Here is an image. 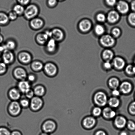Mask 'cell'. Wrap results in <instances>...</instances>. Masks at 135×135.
<instances>
[{"instance_id":"41","label":"cell","mask_w":135,"mask_h":135,"mask_svg":"<svg viewBox=\"0 0 135 135\" xmlns=\"http://www.w3.org/2000/svg\"><path fill=\"white\" fill-rule=\"evenodd\" d=\"M96 18L97 21L100 22H105L106 19V17L105 15L103 13H99L97 16Z\"/></svg>"},{"instance_id":"53","label":"cell","mask_w":135,"mask_h":135,"mask_svg":"<svg viewBox=\"0 0 135 135\" xmlns=\"http://www.w3.org/2000/svg\"><path fill=\"white\" fill-rule=\"evenodd\" d=\"M36 77L34 75L31 74L28 76V79L29 81L31 82H33L35 81Z\"/></svg>"},{"instance_id":"56","label":"cell","mask_w":135,"mask_h":135,"mask_svg":"<svg viewBox=\"0 0 135 135\" xmlns=\"http://www.w3.org/2000/svg\"><path fill=\"white\" fill-rule=\"evenodd\" d=\"M4 51V49L3 46L2 44L0 45V57L1 58V55Z\"/></svg>"},{"instance_id":"37","label":"cell","mask_w":135,"mask_h":135,"mask_svg":"<svg viewBox=\"0 0 135 135\" xmlns=\"http://www.w3.org/2000/svg\"><path fill=\"white\" fill-rule=\"evenodd\" d=\"M7 14L9 19L10 21H16L18 17V15L12 10L9 12Z\"/></svg>"},{"instance_id":"47","label":"cell","mask_w":135,"mask_h":135,"mask_svg":"<svg viewBox=\"0 0 135 135\" xmlns=\"http://www.w3.org/2000/svg\"><path fill=\"white\" fill-rule=\"evenodd\" d=\"M25 94H26V97H27L28 98L31 99L32 98L33 96H34V93L33 91L30 89L27 92H26Z\"/></svg>"},{"instance_id":"19","label":"cell","mask_w":135,"mask_h":135,"mask_svg":"<svg viewBox=\"0 0 135 135\" xmlns=\"http://www.w3.org/2000/svg\"><path fill=\"white\" fill-rule=\"evenodd\" d=\"M126 119L122 116H117L115 119L114 124L116 127L119 129H123L127 125Z\"/></svg>"},{"instance_id":"46","label":"cell","mask_w":135,"mask_h":135,"mask_svg":"<svg viewBox=\"0 0 135 135\" xmlns=\"http://www.w3.org/2000/svg\"><path fill=\"white\" fill-rule=\"evenodd\" d=\"M129 110L131 114L135 115V101L131 104L129 106Z\"/></svg>"},{"instance_id":"30","label":"cell","mask_w":135,"mask_h":135,"mask_svg":"<svg viewBox=\"0 0 135 135\" xmlns=\"http://www.w3.org/2000/svg\"><path fill=\"white\" fill-rule=\"evenodd\" d=\"M9 95L10 97L14 100H18L21 96V94L19 91L18 90L14 88L11 90L9 92Z\"/></svg>"},{"instance_id":"8","label":"cell","mask_w":135,"mask_h":135,"mask_svg":"<svg viewBox=\"0 0 135 135\" xmlns=\"http://www.w3.org/2000/svg\"><path fill=\"white\" fill-rule=\"evenodd\" d=\"M43 69L45 73L50 76H54L58 71L57 66L55 63L51 62L45 63Z\"/></svg>"},{"instance_id":"52","label":"cell","mask_w":135,"mask_h":135,"mask_svg":"<svg viewBox=\"0 0 135 135\" xmlns=\"http://www.w3.org/2000/svg\"><path fill=\"white\" fill-rule=\"evenodd\" d=\"M129 5H130V9L133 12H135V0H133Z\"/></svg>"},{"instance_id":"18","label":"cell","mask_w":135,"mask_h":135,"mask_svg":"<svg viewBox=\"0 0 135 135\" xmlns=\"http://www.w3.org/2000/svg\"><path fill=\"white\" fill-rule=\"evenodd\" d=\"M120 18V15L118 12L115 10L111 11L107 16V19L110 23H115Z\"/></svg>"},{"instance_id":"5","label":"cell","mask_w":135,"mask_h":135,"mask_svg":"<svg viewBox=\"0 0 135 135\" xmlns=\"http://www.w3.org/2000/svg\"><path fill=\"white\" fill-rule=\"evenodd\" d=\"M1 61L7 66L13 64L15 60V55L13 51L5 50L1 57Z\"/></svg>"},{"instance_id":"45","label":"cell","mask_w":135,"mask_h":135,"mask_svg":"<svg viewBox=\"0 0 135 135\" xmlns=\"http://www.w3.org/2000/svg\"><path fill=\"white\" fill-rule=\"evenodd\" d=\"M127 127L129 129L133 131L135 129V123L132 121H129L127 122Z\"/></svg>"},{"instance_id":"38","label":"cell","mask_w":135,"mask_h":135,"mask_svg":"<svg viewBox=\"0 0 135 135\" xmlns=\"http://www.w3.org/2000/svg\"><path fill=\"white\" fill-rule=\"evenodd\" d=\"M7 66L3 62H0V75L5 73L7 69Z\"/></svg>"},{"instance_id":"42","label":"cell","mask_w":135,"mask_h":135,"mask_svg":"<svg viewBox=\"0 0 135 135\" xmlns=\"http://www.w3.org/2000/svg\"><path fill=\"white\" fill-rule=\"evenodd\" d=\"M106 5L110 7L116 6L118 2L117 0H104Z\"/></svg>"},{"instance_id":"20","label":"cell","mask_w":135,"mask_h":135,"mask_svg":"<svg viewBox=\"0 0 135 135\" xmlns=\"http://www.w3.org/2000/svg\"><path fill=\"white\" fill-rule=\"evenodd\" d=\"M30 67L33 71L36 72H39L43 69L44 64L40 60H33L30 63Z\"/></svg>"},{"instance_id":"27","label":"cell","mask_w":135,"mask_h":135,"mask_svg":"<svg viewBox=\"0 0 135 135\" xmlns=\"http://www.w3.org/2000/svg\"><path fill=\"white\" fill-rule=\"evenodd\" d=\"M18 88L21 92L26 93L30 89V86L28 82L22 81L18 83Z\"/></svg>"},{"instance_id":"21","label":"cell","mask_w":135,"mask_h":135,"mask_svg":"<svg viewBox=\"0 0 135 135\" xmlns=\"http://www.w3.org/2000/svg\"><path fill=\"white\" fill-rule=\"evenodd\" d=\"M112 64L117 69H122L125 67L126 63L123 58L117 57L113 59Z\"/></svg>"},{"instance_id":"2","label":"cell","mask_w":135,"mask_h":135,"mask_svg":"<svg viewBox=\"0 0 135 135\" xmlns=\"http://www.w3.org/2000/svg\"><path fill=\"white\" fill-rule=\"evenodd\" d=\"M17 59L20 63L22 64H30L33 61V57L29 52L22 51L18 53L17 56Z\"/></svg>"},{"instance_id":"3","label":"cell","mask_w":135,"mask_h":135,"mask_svg":"<svg viewBox=\"0 0 135 135\" xmlns=\"http://www.w3.org/2000/svg\"><path fill=\"white\" fill-rule=\"evenodd\" d=\"M58 43L52 38H50L45 46L46 52L49 55H53L58 51L59 48Z\"/></svg>"},{"instance_id":"62","label":"cell","mask_w":135,"mask_h":135,"mask_svg":"<svg viewBox=\"0 0 135 135\" xmlns=\"http://www.w3.org/2000/svg\"><path fill=\"white\" fill-rule=\"evenodd\" d=\"M0 31H1V29H0Z\"/></svg>"},{"instance_id":"9","label":"cell","mask_w":135,"mask_h":135,"mask_svg":"<svg viewBox=\"0 0 135 135\" xmlns=\"http://www.w3.org/2000/svg\"><path fill=\"white\" fill-rule=\"evenodd\" d=\"M116 6L118 12L122 14H127L130 9V5L125 0L118 1Z\"/></svg>"},{"instance_id":"4","label":"cell","mask_w":135,"mask_h":135,"mask_svg":"<svg viewBox=\"0 0 135 135\" xmlns=\"http://www.w3.org/2000/svg\"><path fill=\"white\" fill-rule=\"evenodd\" d=\"M45 25L44 20L40 17H36L29 21V26L32 30L35 31L41 30L44 27Z\"/></svg>"},{"instance_id":"33","label":"cell","mask_w":135,"mask_h":135,"mask_svg":"<svg viewBox=\"0 0 135 135\" xmlns=\"http://www.w3.org/2000/svg\"><path fill=\"white\" fill-rule=\"evenodd\" d=\"M95 33L98 35H102L105 32V29L102 25H97L94 29Z\"/></svg>"},{"instance_id":"55","label":"cell","mask_w":135,"mask_h":135,"mask_svg":"<svg viewBox=\"0 0 135 135\" xmlns=\"http://www.w3.org/2000/svg\"><path fill=\"white\" fill-rule=\"evenodd\" d=\"M4 42V38L3 35L0 33V45H2Z\"/></svg>"},{"instance_id":"61","label":"cell","mask_w":135,"mask_h":135,"mask_svg":"<svg viewBox=\"0 0 135 135\" xmlns=\"http://www.w3.org/2000/svg\"><path fill=\"white\" fill-rule=\"evenodd\" d=\"M134 65L135 66V57L134 58Z\"/></svg>"},{"instance_id":"32","label":"cell","mask_w":135,"mask_h":135,"mask_svg":"<svg viewBox=\"0 0 135 135\" xmlns=\"http://www.w3.org/2000/svg\"><path fill=\"white\" fill-rule=\"evenodd\" d=\"M34 94L38 96H41L45 93V89L42 86H38L34 89Z\"/></svg>"},{"instance_id":"60","label":"cell","mask_w":135,"mask_h":135,"mask_svg":"<svg viewBox=\"0 0 135 135\" xmlns=\"http://www.w3.org/2000/svg\"><path fill=\"white\" fill-rule=\"evenodd\" d=\"M66 1V0H58V1H59V2H63V1Z\"/></svg>"},{"instance_id":"11","label":"cell","mask_w":135,"mask_h":135,"mask_svg":"<svg viewBox=\"0 0 135 135\" xmlns=\"http://www.w3.org/2000/svg\"><path fill=\"white\" fill-rule=\"evenodd\" d=\"M49 39L47 34L43 31L38 33L35 37L36 42L40 46H45Z\"/></svg>"},{"instance_id":"23","label":"cell","mask_w":135,"mask_h":135,"mask_svg":"<svg viewBox=\"0 0 135 135\" xmlns=\"http://www.w3.org/2000/svg\"><path fill=\"white\" fill-rule=\"evenodd\" d=\"M103 113L104 117L108 119H113L116 115L115 111L109 107L104 108L103 111Z\"/></svg>"},{"instance_id":"28","label":"cell","mask_w":135,"mask_h":135,"mask_svg":"<svg viewBox=\"0 0 135 135\" xmlns=\"http://www.w3.org/2000/svg\"><path fill=\"white\" fill-rule=\"evenodd\" d=\"M102 56L103 59L106 61H110L113 59L114 54L112 50L106 49L103 52Z\"/></svg>"},{"instance_id":"25","label":"cell","mask_w":135,"mask_h":135,"mask_svg":"<svg viewBox=\"0 0 135 135\" xmlns=\"http://www.w3.org/2000/svg\"><path fill=\"white\" fill-rule=\"evenodd\" d=\"M96 123V120L94 117H88L83 120V124L85 127L90 129L94 126Z\"/></svg>"},{"instance_id":"59","label":"cell","mask_w":135,"mask_h":135,"mask_svg":"<svg viewBox=\"0 0 135 135\" xmlns=\"http://www.w3.org/2000/svg\"><path fill=\"white\" fill-rule=\"evenodd\" d=\"M40 135H50L48 133H41Z\"/></svg>"},{"instance_id":"34","label":"cell","mask_w":135,"mask_h":135,"mask_svg":"<svg viewBox=\"0 0 135 135\" xmlns=\"http://www.w3.org/2000/svg\"><path fill=\"white\" fill-rule=\"evenodd\" d=\"M128 21L129 24L133 27H135V12H132L129 15Z\"/></svg>"},{"instance_id":"50","label":"cell","mask_w":135,"mask_h":135,"mask_svg":"<svg viewBox=\"0 0 135 135\" xmlns=\"http://www.w3.org/2000/svg\"><path fill=\"white\" fill-rule=\"evenodd\" d=\"M45 34H47V36L50 38H51L52 37V32H51V30H49V29H46L43 31Z\"/></svg>"},{"instance_id":"49","label":"cell","mask_w":135,"mask_h":135,"mask_svg":"<svg viewBox=\"0 0 135 135\" xmlns=\"http://www.w3.org/2000/svg\"><path fill=\"white\" fill-rule=\"evenodd\" d=\"M112 64L110 61H106L104 64V68L107 69H110L112 67Z\"/></svg>"},{"instance_id":"58","label":"cell","mask_w":135,"mask_h":135,"mask_svg":"<svg viewBox=\"0 0 135 135\" xmlns=\"http://www.w3.org/2000/svg\"><path fill=\"white\" fill-rule=\"evenodd\" d=\"M120 135H128V134L126 132L123 131L120 133Z\"/></svg>"},{"instance_id":"26","label":"cell","mask_w":135,"mask_h":135,"mask_svg":"<svg viewBox=\"0 0 135 135\" xmlns=\"http://www.w3.org/2000/svg\"><path fill=\"white\" fill-rule=\"evenodd\" d=\"M25 7L18 3L15 4L12 7V10L18 17L23 16L25 10Z\"/></svg>"},{"instance_id":"48","label":"cell","mask_w":135,"mask_h":135,"mask_svg":"<svg viewBox=\"0 0 135 135\" xmlns=\"http://www.w3.org/2000/svg\"><path fill=\"white\" fill-rule=\"evenodd\" d=\"M30 104L28 100L26 99H23L20 101V105L26 108Z\"/></svg>"},{"instance_id":"36","label":"cell","mask_w":135,"mask_h":135,"mask_svg":"<svg viewBox=\"0 0 135 135\" xmlns=\"http://www.w3.org/2000/svg\"><path fill=\"white\" fill-rule=\"evenodd\" d=\"M126 71L127 73L130 75H135V66L129 64L126 68Z\"/></svg>"},{"instance_id":"6","label":"cell","mask_w":135,"mask_h":135,"mask_svg":"<svg viewBox=\"0 0 135 135\" xmlns=\"http://www.w3.org/2000/svg\"><path fill=\"white\" fill-rule=\"evenodd\" d=\"M94 100L95 104L100 106H104L108 102L107 95L102 92H99L95 94Z\"/></svg>"},{"instance_id":"14","label":"cell","mask_w":135,"mask_h":135,"mask_svg":"<svg viewBox=\"0 0 135 135\" xmlns=\"http://www.w3.org/2000/svg\"><path fill=\"white\" fill-rule=\"evenodd\" d=\"M43 101L42 99L38 97H34L32 99L30 106L33 110H37L41 108L43 105Z\"/></svg>"},{"instance_id":"44","label":"cell","mask_w":135,"mask_h":135,"mask_svg":"<svg viewBox=\"0 0 135 135\" xmlns=\"http://www.w3.org/2000/svg\"><path fill=\"white\" fill-rule=\"evenodd\" d=\"M11 134L8 129L4 128H0V135H11Z\"/></svg>"},{"instance_id":"1","label":"cell","mask_w":135,"mask_h":135,"mask_svg":"<svg viewBox=\"0 0 135 135\" xmlns=\"http://www.w3.org/2000/svg\"><path fill=\"white\" fill-rule=\"evenodd\" d=\"M40 12V8L37 5L34 3H30L25 7L23 16L25 19L29 21L38 17Z\"/></svg>"},{"instance_id":"15","label":"cell","mask_w":135,"mask_h":135,"mask_svg":"<svg viewBox=\"0 0 135 135\" xmlns=\"http://www.w3.org/2000/svg\"><path fill=\"white\" fill-rule=\"evenodd\" d=\"M13 73L15 77L18 79H24L27 77V73L26 70L21 67H17L15 69Z\"/></svg>"},{"instance_id":"24","label":"cell","mask_w":135,"mask_h":135,"mask_svg":"<svg viewBox=\"0 0 135 135\" xmlns=\"http://www.w3.org/2000/svg\"><path fill=\"white\" fill-rule=\"evenodd\" d=\"M10 22L8 14L5 12L0 11V26H7Z\"/></svg>"},{"instance_id":"40","label":"cell","mask_w":135,"mask_h":135,"mask_svg":"<svg viewBox=\"0 0 135 135\" xmlns=\"http://www.w3.org/2000/svg\"><path fill=\"white\" fill-rule=\"evenodd\" d=\"M121 31L118 28H114L112 31V36L114 38H118L121 34Z\"/></svg>"},{"instance_id":"7","label":"cell","mask_w":135,"mask_h":135,"mask_svg":"<svg viewBox=\"0 0 135 135\" xmlns=\"http://www.w3.org/2000/svg\"><path fill=\"white\" fill-rule=\"evenodd\" d=\"M52 37L58 43L64 40L65 38V34L64 31L60 28L55 27L51 29Z\"/></svg>"},{"instance_id":"16","label":"cell","mask_w":135,"mask_h":135,"mask_svg":"<svg viewBox=\"0 0 135 135\" xmlns=\"http://www.w3.org/2000/svg\"><path fill=\"white\" fill-rule=\"evenodd\" d=\"M20 104L17 101L11 103L9 107V110L11 114L16 115L21 112V108Z\"/></svg>"},{"instance_id":"57","label":"cell","mask_w":135,"mask_h":135,"mask_svg":"<svg viewBox=\"0 0 135 135\" xmlns=\"http://www.w3.org/2000/svg\"><path fill=\"white\" fill-rule=\"evenodd\" d=\"M11 135H22L20 132L17 131H15L12 132L11 134Z\"/></svg>"},{"instance_id":"17","label":"cell","mask_w":135,"mask_h":135,"mask_svg":"<svg viewBox=\"0 0 135 135\" xmlns=\"http://www.w3.org/2000/svg\"><path fill=\"white\" fill-rule=\"evenodd\" d=\"M92 27V24L89 20H83L80 21L79 24V27L81 31L83 32H86L90 30Z\"/></svg>"},{"instance_id":"10","label":"cell","mask_w":135,"mask_h":135,"mask_svg":"<svg viewBox=\"0 0 135 135\" xmlns=\"http://www.w3.org/2000/svg\"><path fill=\"white\" fill-rule=\"evenodd\" d=\"M100 42L102 45L104 47H109L114 45L115 40L112 35L109 34L103 35L100 39Z\"/></svg>"},{"instance_id":"43","label":"cell","mask_w":135,"mask_h":135,"mask_svg":"<svg viewBox=\"0 0 135 135\" xmlns=\"http://www.w3.org/2000/svg\"><path fill=\"white\" fill-rule=\"evenodd\" d=\"M31 0H16L17 3L26 7L30 3Z\"/></svg>"},{"instance_id":"51","label":"cell","mask_w":135,"mask_h":135,"mask_svg":"<svg viewBox=\"0 0 135 135\" xmlns=\"http://www.w3.org/2000/svg\"><path fill=\"white\" fill-rule=\"evenodd\" d=\"M112 94L114 96V97H117L119 96L120 92L117 89H114L112 92Z\"/></svg>"},{"instance_id":"12","label":"cell","mask_w":135,"mask_h":135,"mask_svg":"<svg viewBox=\"0 0 135 135\" xmlns=\"http://www.w3.org/2000/svg\"><path fill=\"white\" fill-rule=\"evenodd\" d=\"M4 51L8 50L13 51L16 49L17 44L15 40L12 38L7 39L2 44Z\"/></svg>"},{"instance_id":"22","label":"cell","mask_w":135,"mask_h":135,"mask_svg":"<svg viewBox=\"0 0 135 135\" xmlns=\"http://www.w3.org/2000/svg\"><path fill=\"white\" fill-rule=\"evenodd\" d=\"M132 84L127 81L123 82L120 86V91L124 94L129 93L132 91Z\"/></svg>"},{"instance_id":"39","label":"cell","mask_w":135,"mask_h":135,"mask_svg":"<svg viewBox=\"0 0 135 135\" xmlns=\"http://www.w3.org/2000/svg\"><path fill=\"white\" fill-rule=\"evenodd\" d=\"M102 112L101 108L99 107H96L94 108L93 110L92 113L94 116L98 117L100 115Z\"/></svg>"},{"instance_id":"29","label":"cell","mask_w":135,"mask_h":135,"mask_svg":"<svg viewBox=\"0 0 135 135\" xmlns=\"http://www.w3.org/2000/svg\"><path fill=\"white\" fill-rule=\"evenodd\" d=\"M108 104L112 108H117L119 105L120 101L117 97H113L110 98L108 100Z\"/></svg>"},{"instance_id":"13","label":"cell","mask_w":135,"mask_h":135,"mask_svg":"<svg viewBox=\"0 0 135 135\" xmlns=\"http://www.w3.org/2000/svg\"><path fill=\"white\" fill-rule=\"evenodd\" d=\"M42 128L45 133H51L56 129V125L54 122L49 120L44 123Z\"/></svg>"},{"instance_id":"54","label":"cell","mask_w":135,"mask_h":135,"mask_svg":"<svg viewBox=\"0 0 135 135\" xmlns=\"http://www.w3.org/2000/svg\"><path fill=\"white\" fill-rule=\"evenodd\" d=\"M95 135H107L105 132L103 131H99L96 132Z\"/></svg>"},{"instance_id":"31","label":"cell","mask_w":135,"mask_h":135,"mask_svg":"<svg viewBox=\"0 0 135 135\" xmlns=\"http://www.w3.org/2000/svg\"><path fill=\"white\" fill-rule=\"evenodd\" d=\"M108 84L111 88L115 89L119 86L120 82L118 79L116 78H112L109 79Z\"/></svg>"},{"instance_id":"35","label":"cell","mask_w":135,"mask_h":135,"mask_svg":"<svg viewBox=\"0 0 135 135\" xmlns=\"http://www.w3.org/2000/svg\"><path fill=\"white\" fill-rule=\"evenodd\" d=\"M59 2L58 0H47L46 4L47 7L50 8H54L57 6Z\"/></svg>"}]
</instances>
